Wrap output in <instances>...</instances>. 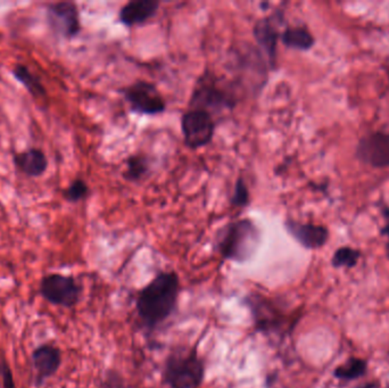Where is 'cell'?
I'll list each match as a JSON object with an SVG mask.
<instances>
[{
	"instance_id": "25",
	"label": "cell",
	"mask_w": 389,
	"mask_h": 388,
	"mask_svg": "<svg viewBox=\"0 0 389 388\" xmlns=\"http://www.w3.org/2000/svg\"><path fill=\"white\" fill-rule=\"evenodd\" d=\"M358 388H379L378 383H367L358 386Z\"/></svg>"
},
{
	"instance_id": "5",
	"label": "cell",
	"mask_w": 389,
	"mask_h": 388,
	"mask_svg": "<svg viewBox=\"0 0 389 388\" xmlns=\"http://www.w3.org/2000/svg\"><path fill=\"white\" fill-rule=\"evenodd\" d=\"M181 130L187 146L191 148L204 147L210 144L214 135V122L208 112L191 108L183 114Z\"/></svg>"
},
{
	"instance_id": "26",
	"label": "cell",
	"mask_w": 389,
	"mask_h": 388,
	"mask_svg": "<svg viewBox=\"0 0 389 388\" xmlns=\"http://www.w3.org/2000/svg\"><path fill=\"white\" fill-rule=\"evenodd\" d=\"M386 388H389V383H388V385H387V387Z\"/></svg>"
},
{
	"instance_id": "3",
	"label": "cell",
	"mask_w": 389,
	"mask_h": 388,
	"mask_svg": "<svg viewBox=\"0 0 389 388\" xmlns=\"http://www.w3.org/2000/svg\"><path fill=\"white\" fill-rule=\"evenodd\" d=\"M204 374V362L196 351H176L165 361L163 378L170 388H197Z\"/></svg>"
},
{
	"instance_id": "23",
	"label": "cell",
	"mask_w": 389,
	"mask_h": 388,
	"mask_svg": "<svg viewBox=\"0 0 389 388\" xmlns=\"http://www.w3.org/2000/svg\"><path fill=\"white\" fill-rule=\"evenodd\" d=\"M248 201H250V194H248L247 186L245 184L243 178H239L237 180L235 192H233V199H231V204L233 206H246L248 204Z\"/></svg>"
},
{
	"instance_id": "20",
	"label": "cell",
	"mask_w": 389,
	"mask_h": 388,
	"mask_svg": "<svg viewBox=\"0 0 389 388\" xmlns=\"http://www.w3.org/2000/svg\"><path fill=\"white\" fill-rule=\"evenodd\" d=\"M148 170L147 161L142 156H134L128 162V169L125 177L129 180H138L145 176Z\"/></svg>"
},
{
	"instance_id": "22",
	"label": "cell",
	"mask_w": 389,
	"mask_h": 388,
	"mask_svg": "<svg viewBox=\"0 0 389 388\" xmlns=\"http://www.w3.org/2000/svg\"><path fill=\"white\" fill-rule=\"evenodd\" d=\"M0 380H1V388H16L14 374L1 349H0Z\"/></svg>"
},
{
	"instance_id": "9",
	"label": "cell",
	"mask_w": 389,
	"mask_h": 388,
	"mask_svg": "<svg viewBox=\"0 0 389 388\" xmlns=\"http://www.w3.org/2000/svg\"><path fill=\"white\" fill-rule=\"evenodd\" d=\"M47 16L51 28L63 37L72 38L80 32L79 11L75 4L54 3L47 9Z\"/></svg>"
},
{
	"instance_id": "17",
	"label": "cell",
	"mask_w": 389,
	"mask_h": 388,
	"mask_svg": "<svg viewBox=\"0 0 389 388\" xmlns=\"http://www.w3.org/2000/svg\"><path fill=\"white\" fill-rule=\"evenodd\" d=\"M13 73H14V77L28 89L30 94L33 95L34 97L45 95V88H43V83L40 81L39 78L33 74V72L28 70V66L18 64V65L15 66Z\"/></svg>"
},
{
	"instance_id": "15",
	"label": "cell",
	"mask_w": 389,
	"mask_h": 388,
	"mask_svg": "<svg viewBox=\"0 0 389 388\" xmlns=\"http://www.w3.org/2000/svg\"><path fill=\"white\" fill-rule=\"evenodd\" d=\"M254 37L259 46H261V48L265 51L273 68L276 64L278 31H277L276 26L272 23V20L263 19L256 23L254 26Z\"/></svg>"
},
{
	"instance_id": "19",
	"label": "cell",
	"mask_w": 389,
	"mask_h": 388,
	"mask_svg": "<svg viewBox=\"0 0 389 388\" xmlns=\"http://www.w3.org/2000/svg\"><path fill=\"white\" fill-rule=\"evenodd\" d=\"M361 258L360 251L354 250L351 247H341L336 251L333 256V266L335 268H353L358 264V260Z\"/></svg>"
},
{
	"instance_id": "21",
	"label": "cell",
	"mask_w": 389,
	"mask_h": 388,
	"mask_svg": "<svg viewBox=\"0 0 389 388\" xmlns=\"http://www.w3.org/2000/svg\"><path fill=\"white\" fill-rule=\"evenodd\" d=\"M89 193L88 184H85L81 179L74 180L68 189L64 192L65 199L70 201H79L85 199Z\"/></svg>"
},
{
	"instance_id": "12",
	"label": "cell",
	"mask_w": 389,
	"mask_h": 388,
	"mask_svg": "<svg viewBox=\"0 0 389 388\" xmlns=\"http://www.w3.org/2000/svg\"><path fill=\"white\" fill-rule=\"evenodd\" d=\"M255 325L261 332H271L282 326V313L273 308L270 300L255 298L250 300Z\"/></svg>"
},
{
	"instance_id": "1",
	"label": "cell",
	"mask_w": 389,
	"mask_h": 388,
	"mask_svg": "<svg viewBox=\"0 0 389 388\" xmlns=\"http://www.w3.org/2000/svg\"><path fill=\"white\" fill-rule=\"evenodd\" d=\"M179 293V276L174 271L159 272L137 298V312L144 326L155 329L168 320L176 310Z\"/></svg>"
},
{
	"instance_id": "11",
	"label": "cell",
	"mask_w": 389,
	"mask_h": 388,
	"mask_svg": "<svg viewBox=\"0 0 389 388\" xmlns=\"http://www.w3.org/2000/svg\"><path fill=\"white\" fill-rule=\"evenodd\" d=\"M233 97L225 94L222 89L218 88L212 83H201L198 88L193 91L191 98V106L197 110L208 112V108L221 110L231 108L233 106ZM210 113V112H208Z\"/></svg>"
},
{
	"instance_id": "13",
	"label": "cell",
	"mask_w": 389,
	"mask_h": 388,
	"mask_svg": "<svg viewBox=\"0 0 389 388\" xmlns=\"http://www.w3.org/2000/svg\"><path fill=\"white\" fill-rule=\"evenodd\" d=\"M159 4L155 0H134L130 1L119 11V21L124 26L142 24L156 14Z\"/></svg>"
},
{
	"instance_id": "16",
	"label": "cell",
	"mask_w": 389,
	"mask_h": 388,
	"mask_svg": "<svg viewBox=\"0 0 389 388\" xmlns=\"http://www.w3.org/2000/svg\"><path fill=\"white\" fill-rule=\"evenodd\" d=\"M282 40L284 46L297 51H309L316 43L309 30L301 26L286 28L282 32Z\"/></svg>"
},
{
	"instance_id": "4",
	"label": "cell",
	"mask_w": 389,
	"mask_h": 388,
	"mask_svg": "<svg viewBox=\"0 0 389 388\" xmlns=\"http://www.w3.org/2000/svg\"><path fill=\"white\" fill-rule=\"evenodd\" d=\"M39 293L49 304L71 309L79 303L82 287L72 276L48 273L40 280Z\"/></svg>"
},
{
	"instance_id": "14",
	"label": "cell",
	"mask_w": 389,
	"mask_h": 388,
	"mask_svg": "<svg viewBox=\"0 0 389 388\" xmlns=\"http://www.w3.org/2000/svg\"><path fill=\"white\" fill-rule=\"evenodd\" d=\"M14 163L18 170L28 177H40L48 167V159L43 150L30 148L14 156Z\"/></svg>"
},
{
	"instance_id": "7",
	"label": "cell",
	"mask_w": 389,
	"mask_h": 388,
	"mask_svg": "<svg viewBox=\"0 0 389 388\" xmlns=\"http://www.w3.org/2000/svg\"><path fill=\"white\" fill-rule=\"evenodd\" d=\"M31 365L34 372V384L43 386L47 380L54 377L62 366V351L53 343L37 346L31 355Z\"/></svg>"
},
{
	"instance_id": "2",
	"label": "cell",
	"mask_w": 389,
	"mask_h": 388,
	"mask_svg": "<svg viewBox=\"0 0 389 388\" xmlns=\"http://www.w3.org/2000/svg\"><path fill=\"white\" fill-rule=\"evenodd\" d=\"M259 244V229L250 220L244 219L231 222L222 229L218 250L225 260L246 262L255 254Z\"/></svg>"
},
{
	"instance_id": "8",
	"label": "cell",
	"mask_w": 389,
	"mask_h": 388,
	"mask_svg": "<svg viewBox=\"0 0 389 388\" xmlns=\"http://www.w3.org/2000/svg\"><path fill=\"white\" fill-rule=\"evenodd\" d=\"M356 156L370 167H389V133L379 131L362 137L356 146Z\"/></svg>"
},
{
	"instance_id": "10",
	"label": "cell",
	"mask_w": 389,
	"mask_h": 388,
	"mask_svg": "<svg viewBox=\"0 0 389 388\" xmlns=\"http://www.w3.org/2000/svg\"><path fill=\"white\" fill-rule=\"evenodd\" d=\"M284 227L288 234L307 250H318L329 238V231L324 226L287 220L284 222Z\"/></svg>"
},
{
	"instance_id": "24",
	"label": "cell",
	"mask_w": 389,
	"mask_h": 388,
	"mask_svg": "<svg viewBox=\"0 0 389 388\" xmlns=\"http://www.w3.org/2000/svg\"><path fill=\"white\" fill-rule=\"evenodd\" d=\"M383 214H384L385 219H386V224H385L384 228L381 229V235L387 236L389 239V207H384L383 209ZM387 248H388L389 252V241L388 245H387Z\"/></svg>"
},
{
	"instance_id": "6",
	"label": "cell",
	"mask_w": 389,
	"mask_h": 388,
	"mask_svg": "<svg viewBox=\"0 0 389 388\" xmlns=\"http://www.w3.org/2000/svg\"><path fill=\"white\" fill-rule=\"evenodd\" d=\"M131 110L137 113L155 115L165 111L164 100L155 85L139 81L123 91Z\"/></svg>"
},
{
	"instance_id": "18",
	"label": "cell",
	"mask_w": 389,
	"mask_h": 388,
	"mask_svg": "<svg viewBox=\"0 0 389 388\" xmlns=\"http://www.w3.org/2000/svg\"><path fill=\"white\" fill-rule=\"evenodd\" d=\"M367 372V362L362 359L351 357L343 366L335 370V376L339 379L354 380L362 377Z\"/></svg>"
}]
</instances>
